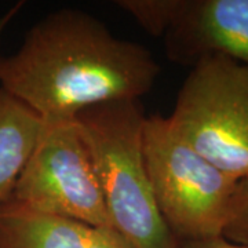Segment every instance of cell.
Returning <instances> with one entry per match:
<instances>
[{
  "instance_id": "obj_6",
  "label": "cell",
  "mask_w": 248,
  "mask_h": 248,
  "mask_svg": "<svg viewBox=\"0 0 248 248\" xmlns=\"http://www.w3.org/2000/svg\"><path fill=\"white\" fill-rule=\"evenodd\" d=\"M120 9L161 37L170 61L193 66L219 54L248 66V0H120Z\"/></svg>"
},
{
  "instance_id": "obj_9",
  "label": "cell",
  "mask_w": 248,
  "mask_h": 248,
  "mask_svg": "<svg viewBox=\"0 0 248 248\" xmlns=\"http://www.w3.org/2000/svg\"><path fill=\"white\" fill-rule=\"evenodd\" d=\"M222 236L236 244H248V177L237 182Z\"/></svg>"
},
{
  "instance_id": "obj_7",
  "label": "cell",
  "mask_w": 248,
  "mask_h": 248,
  "mask_svg": "<svg viewBox=\"0 0 248 248\" xmlns=\"http://www.w3.org/2000/svg\"><path fill=\"white\" fill-rule=\"evenodd\" d=\"M0 248H130L109 228L35 211L10 199L0 203Z\"/></svg>"
},
{
  "instance_id": "obj_2",
  "label": "cell",
  "mask_w": 248,
  "mask_h": 248,
  "mask_svg": "<svg viewBox=\"0 0 248 248\" xmlns=\"http://www.w3.org/2000/svg\"><path fill=\"white\" fill-rule=\"evenodd\" d=\"M145 119L140 101H113L81 110L73 122L89 148L112 229L131 248H179L152 193L142 149Z\"/></svg>"
},
{
  "instance_id": "obj_10",
  "label": "cell",
  "mask_w": 248,
  "mask_h": 248,
  "mask_svg": "<svg viewBox=\"0 0 248 248\" xmlns=\"http://www.w3.org/2000/svg\"><path fill=\"white\" fill-rule=\"evenodd\" d=\"M179 248H248V244H236L223 236L199 240H181Z\"/></svg>"
},
{
  "instance_id": "obj_3",
  "label": "cell",
  "mask_w": 248,
  "mask_h": 248,
  "mask_svg": "<svg viewBox=\"0 0 248 248\" xmlns=\"http://www.w3.org/2000/svg\"><path fill=\"white\" fill-rule=\"evenodd\" d=\"M142 149L161 218L179 240L222 236L237 179L178 135L167 116H146Z\"/></svg>"
},
{
  "instance_id": "obj_4",
  "label": "cell",
  "mask_w": 248,
  "mask_h": 248,
  "mask_svg": "<svg viewBox=\"0 0 248 248\" xmlns=\"http://www.w3.org/2000/svg\"><path fill=\"white\" fill-rule=\"evenodd\" d=\"M169 122L199 155L234 179L248 177V66L214 54L192 66Z\"/></svg>"
},
{
  "instance_id": "obj_11",
  "label": "cell",
  "mask_w": 248,
  "mask_h": 248,
  "mask_svg": "<svg viewBox=\"0 0 248 248\" xmlns=\"http://www.w3.org/2000/svg\"><path fill=\"white\" fill-rule=\"evenodd\" d=\"M21 7H22V3H18L16 6H13L10 10H7L4 14H0V43H1V36H3L6 28H7V25L10 24V21L16 17V14L19 11ZM1 58H3V55L0 54V61H1Z\"/></svg>"
},
{
  "instance_id": "obj_1",
  "label": "cell",
  "mask_w": 248,
  "mask_h": 248,
  "mask_svg": "<svg viewBox=\"0 0 248 248\" xmlns=\"http://www.w3.org/2000/svg\"><path fill=\"white\" fill-rule=\"evenodd\" d=\"M160 65L143 46L110 33L86 11L61 9L31 28L0 61V87L32 108L45 124L73 122L94 105L140 101Z\"/></svg>"
},
{
  "instance_id": "obj_8",
  "label": "cell",
  "mask_w": 248,
  "mask_h": 248,
  "mask_svg": "<svg viewBox=\"0 0 248 248\" xmlns=\"http://www.w3.org/2000/svg\"><path fill=\"white\" fill-rule=\"evenodd\" d=\"M43 127L32 108L0 87V203L13 199Z\"/></svg>"
},
{
  "instance_id": "obj_5",
  "label": "cell",
  "mask_w": 248,
  "mask_h": 248,
  "mask_svg": "<svg viewBox=\"0 0 248 248\" xmlns=\"http://www.w3.org/2000/svg\"><path fill=\"white\" fill-rule=\"evenodd\" d=\"M13 199L42 214L112 229L97 171L75 122L45 124Z\"/></svg>"
}]
</instances>
